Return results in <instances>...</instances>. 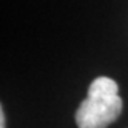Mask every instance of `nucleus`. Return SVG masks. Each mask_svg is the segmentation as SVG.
Masks as SVG:
<instances>
[{
  "instance_id": "nucleus-2",
  "label": "nucleus",
  "mask_w": 128,
  "mask_h": 128,
  "mask_svg": "<svg viewBox=\"0 0 128 128\" xmlns=\"http://www.w3.org/2000/svg\"><path fill=\"white\" fill-rule=\"evenodd\" d=\"M0 128H6V125H5V111H3V108H0Z\"/></svg>"
},
{
  "instance_id": "nucleus-1",
  "label": "nucleus",
  "mask_w": 128,
  "mask_h": 128,
  "mask_svg": "<svg viewBox=\"0 0 128 128\" xmlns=\"http://www.w3.org/2000/svg\"><path fill=\"white\" fill-rule=\"evenodd\" d=\"M122 105L117 84L106 76H100L91 82L88 96L80 102L76 124L79 128H106L120 116Z\"/></svg>"
}]
</instances>
